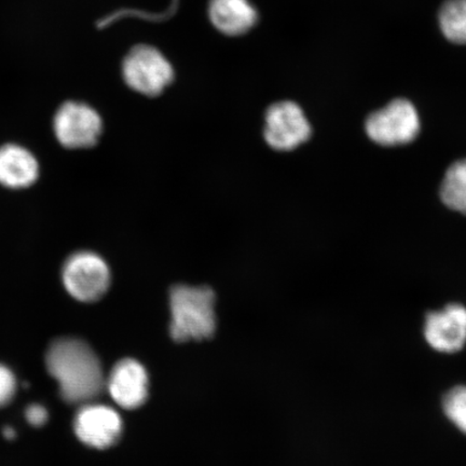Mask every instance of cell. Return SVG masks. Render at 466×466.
Segmentation results:
<instances>
[{"mask_svg": "<svg viewBox=\"0 0 466 466\" xmlns=\"http://www.w3.org/2000/svg\"><path fill=\"white\" fill-rule=\"evenodd\" d=\"M441 196L448 208L466 215V159L453 163L448 168Z\"/></svg>", "mask_w": 466, "mask_h": 466, "instance_id": "4fadbf2b", "label": "cell"}, {"mask_svg": "<svg viewBox=\"0 0 466 466\" xmlns=\"http://www.w3.org/2000/svg\"><path fill=\"white\" fill-rule=\"evenodd\" d=\"M62 281L76 300L95 302L106 294L112 275L102 256L92 250H79L64 261Z\"/></svg>", "mask_w": 466, "mask_h": 466, "instance_id": "3957f363", "label": "cell"}, {"mask_svg": "<svg viewBox=\"0 0 466 466\" xmlns=\"http://www.w3.org/2000/svg\"><path fill=\"white\" fill-rule=\"evenodd\" d=\"M16 390L15 378L7 367L0 364V407L8 405Z\"/></svg>", "mask_w": 466, "mask_h": 466, "instance_id": "2e32d148", "label": "cell"}, {"mask_svg": "<svg viewBox=\"0 0 466 466\" xmlns=\"http://www.w3.org/2000/svg\"><path fill=\"white\" fill-rule=\"evenodd\" d=\"M26 420L33 427H42L48 420V411L42 405H31L26 408Z\"/></svg>", "mask_w": 466, "mask_h": 466, "instance_id": "e0dca14e", "label": "cell"}, {"mask_svg": "<svg viewBox=\"0 0 466 466\" xmlns=\"http://www.w3.org/2000/svg\"><path fill=\"white\" fill-rule=\"evenodd\" d=\"M3 432H4V436L5 437V439H7L9 441L14 440L15 437V431L13 428H10V427L5 428Z\"/></svg>", "mask_w": 466, "mask_h": 466, "instance_id": "ac0fdd59", "label": "cell"}, {"mask_svg": "<svg viewBox=\"0 0 466 466\" xmlns=\"http://www.w3.org/2000/svg\"><path fill=\"white\" fill-rule=\"evenodd\" d=\"M442 410L460 432L466 434V386L450 390L442 400Z\"/></svg>", "mask_w": 466, "mask_h": 466, "instance_id": "9a60e30c", "label": "cell"}, {"mask_svg": "<svg viewBox=\"0 0 466 466\" xmlns=\"http://www.w3.org/2000/svg\"><path fill=\"white\" fill-rule=\"evenodd\" d=\"M39 163L32 151L17 144L0 146V185L11 190L31 187L39 177Z\"/></svg>", "mask_w": 466, "mask_h": 466, "instance_id": "8fae6325", "label": "cell"}, {"mask_svg": "<svg viewBox=\"0 0 466 466\" xmlns=\"http://www.w3.org/2000/svg\"><path fill=\"white\" fill-rule=\"evenodd\" d=\"M127 86L146 96H158L174 80L171 63L148 45L133 46L122 63Z\"/></svg>", "mask_w": 466, "mask_h": 466, "instance_id": "277c9868", "label": "cell"}, {"mask_svg": "<svg viewBox=\"0 0 466 466\" xmlns=\"http://www.w3.org/2000/svg\"><path fill=\"white\" fill-rule=\"evenodd\" d=\"M440 25L450 42L466 45V0H446L440 11Z\"/></svg>", "mask_w": 466, "mask_h": 466, "instance_id": "5bb4252c", "label": "cell"}, {"mask_svg": "<svg viewBox=\"0 0 466 466\" xmlns=\"http://www.w3.org/2000/svg\"><path fill=\"white\" fill-rule=\"evenodd\" d=\"M54 132L63 147L91 148L102 136V116L90 105L68 101L63 103L55 114Z\"/></svg>", "mask_w": 466, "mask_h": 466, "instance_id": "5b68a950", "label": "cell"}, {"mask_svg": "<svg viewBox=\"0 0 466 466\" xmlns=\"http://www.w3.org/2000/svg\"><path fill=\"white\" fill-rule=\"evenodd\" d=\"M366 132L382 146L404 145L413 141L420 131V119L410 102L400 98L366 120Z\"/></svg>", "mask_w": 466, "mask_h": 466, "instance_id": "8992f818", "label": "cell"}, {"mask_svg": "<svg viewBox=\"0 0 466 466\" xmlns=\"http://www.w3.org/2000/svg\"><path fill=\"white\" fill-rule=\"evenodd\" d=\"M311 127L299 105L279 102L268 108L264 137L268 145L279 151L293 150L310 138Z\"/></svg>", "mask_w": 466, "mask_h": 466, "instance_id": "52a82bcc", "label": "cell"}, {"mask_svg": "<svg viewBox=\"0 0 466 466\" xmlns=\"http://www.w3.org/2000/svg\"><path fill=\"white\" fill-rule=\"evenodd\" d=\"M212 25L228 36H241L253 28L258 15L248 0H209Z\"/></svg>", "mask_w": 466, "mask_h": 466, "instance_id": "7c38bea8", "label": "cell"}, {"mask_svg": "<svg viewBox=\"0 0 466 466\" xmlns=\"http://www.w3.org/2000/svg\"><path fill=\"white\" fill-rule=\"evenodd\" d=\"M170 333L175 341L204 340L217 329L215 294L207 287L177 285L171 289Z\"/></svg>", "mask_w": 466, "mask_h": 466, "instance_id": "7a4b0ae2", "label": "cell"}, {"mask_svg": "<svg viewBox=\"0 0 466 466\" xmlns=\"http://www.w3.org/2000/svg\"><path fill=\"white\" fill-rule=\"evenodd\" d=\"M148 375L137 360L116 363L106 380V388L116 404L126 410L141 407L148 398Z\"/></svg>", "mask_w": 466, "mask_h": 466, "instance_id": "30bf717a", "label": "cell"}, {"mask_svg": "<svg viewBox=\"0 0 466 466\" xmlns=\"http://www.w3.org/2000/svg\"><path fill=\"white\" fill-rule=\"evenodd\" d=\"M46 365L60 387L62 399L68 404L90 403L106 387L100 360L83 340H55L46 351Z\"/></svg>", "mask_w": 466, "mask_h": 466, "instance_id": "6da1fadb", "label": "cell"}, {"mask_svg": "<svg viewBox=\"0 0 466 466\" xmlns=\"http://www.w3.org/2000/svg\"><path fill=\"white\" fill-rule=\"evenodd\" d=\"M423 335L428 345L437 352L452 354L461 351L466 346V308L451 304L428 313Z\"/></svg>", "mask_w": 466, "mask_h": 466, "instance_id": "ba28073f", "label": "cell"}, {"mask_svg": "<svg viewBox=\"0 0 466 466\" xmlns=\"http://www.w3.org/2000/svg\"><path fill=\"white\" fill-rule=\"evenodd\" d=\"M74 430L84 444L97 450H106L120 439L122 420L113 408L85 404L76 415Z\"/></svg>", "mask_w": 466, "mask_h": 466, "instance_id": "9c48e42d", "label": "cell"}]
</instances>
